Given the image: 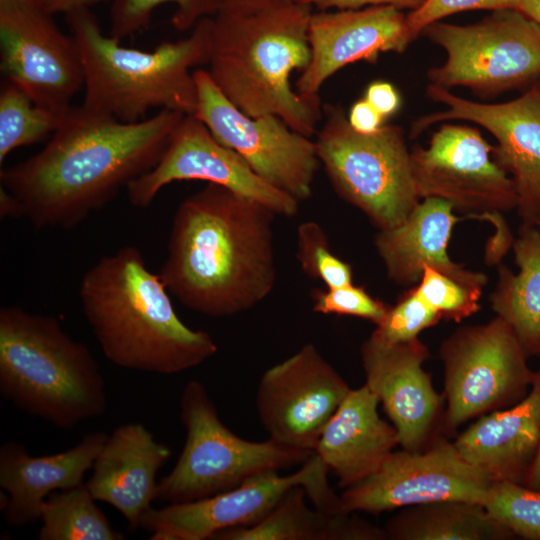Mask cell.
I'll return each instance as SVG.
<instances>
[{"mask_svg":"<svg viewBox=\"0 0 540 540\" xmlns=\"http://www.w3.org/2000/svg\"><path fill=\"white\" fill-rule=\"evenodd\" d=\"M296 258L302 271L326 288L353 284L352 267L331 251L325 230L315 221L298 226Z\"/></svg>","mask_w":540,"mask_h":540,"instance_id":"33","label":"cell"},{"mask_svg":"<svg viewBox=\"0 0 540 540\" xmlns=\"http://www.w3.org/2000/svg\"><path fill=\"white\" fill-rule=\"evenodd\" d=\"M441 46L445 62L427 73L430 84L464 86L482 98L540 84V25L517 9L492 11L477 23L442 20L421 34Z\"/></svg>","mask_w":540,"mask_h":540,"instance_id":"9","label":"cell"},{"mask_svg":"<svg viewBox=\"0 0 540 540\" xmlns=\"http://www.w3.org/2000/svg\"><path fill=\"white\" fill-rule=\"evenodd\" d=\"M197 89L194 116L221 144L237 152L266 182L299 202L312 196L321 166L315 141L280 117H251L233 105L205 69L193 71Z\"/></svg>","mask_w":540,"mask_h":540,"instance_id":"12","label":"cell"},{"mask_svg":"<svg viewBox=\"0 0 540 540\" xmlns=\"http://www.w3.org/2000/svg\"><path fill=\"white\" fill-rule=\"evenodd\" d=\"M350 390L316 346L307 343L263 373L256 395L258 416L273 441L314 452Z\"/></svg>","mask_w":540,"mask_h":540,"instance_id":"16","label":"cell"},{"mask_svg":"<svg viewBox=\"0 0 540 540\" xmlns=\"http://www.w3.org/2000/svg\"><path fill=\"white\" fill-rule=\"evenodd\" d=\"M384 531L391 540H507L514 535L479 503L443 500L406 507Z\"/></svg>","mask_w":540,"mask_h":540,"instance_id":"28","label":"cell"},{"mask_svg":"<svg viewBox=\"0 0 540 540\" xmlns=\"http://www.w3.org/2000/svg\"><path fill=\"white\" fill-rule=\"evenodd\" d=\"M384 117L365 99L356 101L347 114L353 130L360 134H372L384 125Z\"/></svg>","mask_w":540,"mask_h":540,"instance_id":"39","label":"cell"},{"mask_svg":"<svg viewBox=\"0 0 540 540\" xmlns=\"http://www.w3.org/2000/svg\"><path fill=\"white\" fill-rule=\"evenodd\" d=\"M492 483L453 442L440 438L424 450L393 451L375 473L340 496L345 513L380 514L443 500L483 504Z\"/></svg>","mask_w":540,"mask_h":540,"instance_id":"15","label":"cell"},{"mask_svg":"<svg viewBox=\"0 0 540 540\" xmlns=\"http://www.w3.org/2000/svg\"><path fill=\"white\" fill-rule=\"evenodd\" d=\"M34 0H0V66L5 80L32 101L64 115L84 87L74 38Z\"/></svg>","mask_w":540,"mask_h":540,"instance_id":"13","label":"cell"},{"mask_svg":"<svg viewBox=\"0 0 540 540\" xmlns=\"http://www.w3.org/2000/svg\"><path fill=\"white\" fill-rule=\"evenodd\" d=\"M440 320V314L412 287L394 306H389L371 335L387 344L409 342L417 339L423 330L436 325Z\"/></svg>","mask_w":540,"mask_h":540,"instance_id":"35","label":"cell"},{"mask_svg":"<svg viewBox=\"0 0 540 540\" xmlns=\"http://www.w3.org/2000/svg\"><path fill=\"white\" fill-rule=\"evenodd\" d=\"M519 273L500 265L491 306L515 331L528 357L540 356V230L522 224L513 243Z\"/></svg>","mask_w":540,"mask_h":540,"instance_id":"27","label":"cell"},{"mask_svg":"<svg viewBox=\"0 0 540 540\" xmlns=\"http://www.w3.org/2000/svg\"><path fill=\"white\" fill-rule=\"evenodd\" d=\"M316 151L335 190L379 230L400 225L419 204L403 129L385 124L375 133L353 130L339 104L323 106Z\"/></svg>","mask_w":540,"mask_h":540,"instance_id":"7","label":"cell"},{"mask_svg":"<svg viewBox=\"0 0 540 540\" xmlns=\"http://www.w3.org/2000/svg\"><path fill=\"white\" fill-rule=\"evenodd\" d=\"M313 8L294 2L252 14L212 17L207 70L221 93L251 117L275 115L311 137L323 118L319 95H302L290 76L310 61L308 28Z\"/></svg>","mask_w":540,"mask_h":540,"instance_id":"4","label":"cell"},{"mask_svg":"<svg viewBox=\"0 0 540 540\" xmlns=\"http://www.w3.org/2000/svg\"><path fill=\"white\" fill-rule=\"evenodd\" d=\"M453 444L493 482L525 485L540 449V370L522 401L478 417Z\"/></svg>","mask_w":540,"mask_h":540,"instance_id":"23","label":"cell"},{"mask_svg":"<svg viewBox=\"0 0 540 540\" xmlns=\"http://www.w3.org/2000/svg\"><path fill=\"white\" fill-rule=\"evenodd\" d=\"M360 355L365 384L395 427L401 448L420 451L440 439L437 431L443 427L445 399L422 367L429 358L424 343L417 338L387 344L370 335Z\"/></svg>","mask_w":540,"mask_h":540,"instance_id":"19","label":"cell"},{"mask_svg":"<svg viewBox=\"0 0 540 540\" xmlns=\"http://www.w3.org/2000/svg\"><path fill=\"white\" fill-rule=\"evenodd\" d=\"M166 3L176 6L171 22L179 31L189 30L200 20L215 16L222 6V0H113L110 35L121 41L140 32L150 22L154 10Z\"/></svg>","mask_w":540,"mask_h":540,"instance_id":"31","label":"cell"},{"mask_svg":"<svg viewBox=\"0 0 540 540\" xmlns=\"http://www.w3.org/2000/svg\"><path fill=\"white\" fill-rule=\"evenodd\" d=\"M276 213L220 185L186 197L172 220L159 275L170 295L209 317L258 305L275 287Z\"/></svg>","mask_w":540,"mask_h":540,"instance_id":"2","label":"cell"},{"mask_svg":"<svg viewBox=\"0 0 540 540\" xmlns=\"http://www.w3.org/2000/svg\"><path fill=\"white\" fill-rule=\"evenodd\" d=\"M65 115L35 104L20 88L5 80L0 93V162L15 149L54 134Z\"/></svg>","mask_w":540,"mask_h":540,"instance_id":"30","label":"cell"},{"mask_svg":"<svg viewBox=\"0 0 540 540\" xmlns=\"http://www.w3.org/2000/svg\"><path fill=\"white\" fill-rule=\"evenodd\" d=\"M79 298L104 356L121 368L171 375L218 350L208 332L179 318L160 275L148 269L135 246L94 263L81 278Z\"/></svg>","mask_w":540,"mask_h":540,"instance_id":"3","label":"cell"},{"mask_svg":"<svg viewBox=\"0 0 540 540\" xmlns=\"http://www.w3.org/2000/svg\"><path fill=\"white\" fill-rule=\"evenodd\" d=\"M0 394L65 430L107 409L105 381L89 348L55 317L17 306L0 309Z\"/></svg>","mask_w":540,"mask_h":540,"instance_id":"6","label":"cell"},{"mask_svg":"<svg viewBox=\"0 0 540 540\" xmlns=\"http://www.w3.org/2000/svg\"><path fill=\"white\" fill-rule=\"evenodd\" d=\"M426 93L447 110L418 118L411 125L410 137L416 138L429 126L448 120H465L484 127L498 141L493 159L514 181L522 224L536 225L540 218V84L499 104L473 102L432 84Z\"/></svg>","mask_w":540,"mask_h":540,"instance_id":"18","label":"cell"},{"mask_svg":"<svg viewBox=\"0 0 540 540\" xmlns=\"http://www.w3.org/2000/svg\"><path fill=\"white\" fill-rule=\"evenodd\" d=\"M313 311L324 315H346L369 320L377 325L389 306L353 284L317 289L312 292Z\"/></svg>","mask_w":540,"mask_h":540,"instance_id":"36","label":"cell"},{"mask_svg":"<svg viewBox=\"0 0 540 540\" xmlns=\"http://www.w3.org/2000/svg\"><path fill=\"white\" fill-rule=\"evenodd\" d=\"M310 61L296 81L302 95H318L323 84L348 64L375 62L381 53H403L415 40L407 14L391 5L312 13Z\"/></svg>","mask_w":540,"mask_h":540,"instance_id":"20","label":"cell"},{"mask_svg":"<svg viewBox=\"0 0 540 540\" xmlns=\"http://www.w3.org/2000/svg\"><path fill=\"white\" fill-rule=\"evenodd\" d=\"M34 1H38V2H40V3H41V0H34Z\"/></svg>","mask_w":540,"mask_h":540,"instance_id":"47","label":"cell"},{"mask_svg":"<svg viewBox=\"0 0 540 540\" xmlns=\"http://www.w3.org/2000/svg\"><path fill=\"white\" fill-rule=\"evenodd\" d=\"M328 471L314 453L293 474L282 476L278 470H270L207 498L151 507L143 514L139 528L151 532V540L211 539L219 531L259 522L296 486L304 488L315 508L344 513L341 496L329 485Z\"/></svg>","mask_w":540,"mask_h":540,"instance_id":"11","label":"cell"},{"mask_svg":"<svg viewBox=\"0 0 540 540\" xmlns=\"http://www.w3.org/2000/svg\"><path fill=\"white\" fill-rule=\"evenodd\" d=\"M108 0H41L43 7L51 14L70 13L90 9L91 7Z\"/></svg>","mask_w":540,"mask_h":540,"instance_id":"42","label":"cell"},{"mask_svg":"<svg viewBox=\"0 0 540 540\" xmlns=\"http://www.w3.org/2000/svg\"><path fill=\"white\" fill-rule=\"evenodd\" d=\"M180 419L186 431L183 450L157 484L156 499L169 504L219 494L259 473L303 464L314 454L270 438L253 442L237 436L220 420L206 387L197 380L183 388Z\"/></svg>","mask_w":540,"mask_h":540,"instance_id":"8","label":"cell"},{"mask_svg":"<svg viewBox=\"0 0 540 540\" xmlns=\"http://www.w3.org/2000/svg\"><path fill=\"white\" fill-rule=\"evenodd\" d=\"M384 118L393 115L400 107V95L396 88L384 81L371 83L364 97Z\"/></svg>","mask_w":540,"mask_h":540,"instance_id":"40","label":"cell"},{"mask_svg":"<svg viewBox=\"0 0 540 540\" xmlns=\"http://www.w3.org/2000/svg\"><path fill=\"white\" fill-rule=\"evenodd\" d=\"M107 438L104 432H91L74 447L44 456L31 455L18 442H5L0 448V486L7 493L6 523L22 527L40 520L51 493L83 484Z\"/></svg>","mask_w":540,"mask_h":540,"instance_id":"22","label":"cell"},{"mask_svg":"<svg viewBox=\"0 0 540 540\" xmlns=\"http://www.w3.org/2000/svg\"><path fill=\"white\" fill-rule=\"evenodd\" d=\"M482 505L514 536L540 540V490L513 482H493Z\"/></svg>","mask_w":540,"mask_h":540,"instance_id":"32","label":"cell"},{"mask_svg":"<svg viewBox=\"0 0 540 540\" xmlns=\"http://www.w3.org/2000/svg\"><path fill=\"white\" fill-rule=\"evenodd\" d=\"M442 319L460 322L480 310L482 290L426 266L414 287Z\"/></svg>","mask_w":540,"mask_h":540,"instance_id":"34","label":"cell"},{"mask_svg":"<svg viewBox=\"0 0 540 540\" xmlns=\"http://www.w3.org/2000/svg\"><path fill=\"white\" fill-rule=\"evenodd\" d=\"M294 2L295 0H222L220 11L234 14H252L290 5Z\"/></svg>","mask_w":540,"mask_h":540,"instance_id":"41","label":"cell"},{"mask_svg":"<svg viewBox=\"0 0 540 540\" xmlns=\"http://www.w3.org/2000/svg\"><path fill=\"white\" fill-rule=\"evenodd\" d=\"M517 10L540 25V0H517Z\"/></svg>","mask_w":540,"mask_h":540,"instance_id":"44","label":"cell"},{"mask_svg":"<svg viewBox=\"0 0 540 540\" xmlns=\"http://www.w3.org/2000/svg\"><path fill=\"white\" fill-rule=\"evenodd\" d=\"M536 226H539V227H540V218H539V220H538Z\"/></svg>","mask_w":540,"mask_h":540,"instance_id":"46","label":"cell"},{"mask_svg":"<svg viewBox=\"0 0 540 540\" xmlns=\"http://www.w3.org/2000/svg\"><path fill=\"white\" fill-rule=\"evenodd\" d=\"M84 74L82 107L125 123L146 119L152 108L194 115L197 89L190 69L208 64L212 17L190 35L161 42L152 51L123 47L103 33L90 9L66 15Z\"/></svg>","mask_w":540,"mask_h":540,"instance_id":"5","label":"cell"},{"mask_svg":"<svg viewBox=\"0 0 540 540\" xmlns=\"http://www.w3.org/2000/svg\"><path fill=\"white\" fill-rule=\"evenodd\" d=\"M427 0H295L317 8L319 11L333 9H359L369 6L391 5L401 10L409 9L411 11L421 7Z\"/></svg>","mask_w":540,"mask_h":540,"instance_id":"38","label":"cell"},{"mask_svg":"<svg viewBox=\"0 0 540 540\" xmlns=\"http://www.w3.org/2000/svg\"><path fill=\"white\" fill-rule=\"evenodd\" d=\"M302 486L292 488L262 520L217 532L211 540H386L384 529L351 513H327L306 504Z\"/></svg>","mask_w":540,"mask_h":540,"instance_id":"26","label":"cell"},{"mask_svg":"<svg viewBox=\"0 0 540 540\" xmlns=\"http://www.w3.org/2000/svg\"><path fill=\"white\" fill-rule=\"evenodd\" d=\"M517 9V0H427L407 13V24L416 39L429 24L459 12L471 10Z\"/></svg>","mask_w":540,"mask_h":540,"instance_id":"37","label":"cell"},{"mask_svg":"<svg viewBox=\"0 0 540 540\" xmlns=\"http://www.w3.org/2000/svg\"><path fill=\"white\" fill-rule=\"evenodd\" d=\"M439 355L446 402L443 428L448 433L522 401L536 374L515 331L497 315L488 323L456 329L441 343Z\"/></svg>","mask_w":540,"mask_h":540,"instance_id":"10","label":"cell"},{"mask_svg":"<svg viewBox=\"0 0 540 540\" xmlns=\"http://www.w3.org/2000/svg\"><path fill=\"white\" fill-rule=\"evenodd\" d=\"M170 456V447L142 423L122 424L106 439L85 484L96 501L117 509L134 531L156 499V475Z\"/></svg>","mask_w":540,"mask_h":540,"instance_id":"21","label":"cell"},{"mask_svg":"<svg viewBox=\"0 0 540 540\" xmlns=\"http://www.w3.org/2000/svg\"><path fill=\"white\" fill-rule=\"evenodd\" d=\"M201 180L225 187L276 213L294 217L300 202L266 182L234 150L217 141L194 115H185L156 165L126 187L129 202L148 207L166 185Z\"/></svg>","mask_w":540,"mask_h":540,"instance_id":"17","label":"cell"},{"mask_svg":"<svg viewBox=\"0 0 540 540\" xmlns=\"http://www.w3.org/2000/svg\"><path fill=\"white\" fill-rule=\"evenodd\" d=\"M493 150L478 129L442 124L426 148L411 150L419 197L441 198L456 210L486 218L516 208L514 181L493 159Z\"/></svg>","mask_w":540,"mask_h":540,"instance_id":"14","label":"cell"},{"mask_svg":"<svg viewBox=\"0 0 540 540\" xmlns=\"http://www.w3.org/2000/svg\"><path fill=\"white\" fill-rule=\"evenodd\" d=\"M378 405L366 384L351 389L319 438L314 453L343 489L375 473L399 445L395 427L379 416Z\"/></svg>","mask_w":540,"mask_h":540,"instance_id":"25","label":"cell"},{"mask_svg":"<svg viewBox=\"0 0 540 540\" xmlns=\"http://www.w3.org/2000/svg\"><path fill=\"white\" fill-rule=\"evenodd\" d=\"M525 486L535 490H540V449Z\"/></svg>","mask_w":540,"mask_h":540,"instance_id":"45","label":"cell"},{"mask_svg":"<svg viewBox=\"0 0 540 540\" xmlns=\"http://www.w3.org/2000/svg\"><path fill=\"white\" fill-rule=\"evenodd\" d=\"M453 210L450 202L427 197L400 225L379 230L374 244L389 279L400 285H413L429 266L483 289L487 282L483 273L464 269L449 258L447 248L452 229L460 220Z\"/></svg>","mask_w":540,"mask_h":540,"instance_id":"24","label":"cell"},{"mask_svg":"<svg viewBox=\"0 0 540 540\" xmlns=\"http://www.w3.org/2000/svg\"><path fill=\"white\" fill-rule=\"evenodd\" d=\"M0 215L2 218L22 217L17 199L4 187L0 189Z\"/></svg>","mask_w":540,"mask_h":540,"instance_id":"43","label":"cell"},{"mask_svg":"<svg viewBox=\"0 0 540 540\" xmlns=\"http://www.w3.org/2000/svg\"><path fill=\"white\" fill-rule=\"evenodd\" d=\"M184 116L160 110L125 123L71 107L40 152L1 170V186L35 228H74L156 165Z\"/></svg>","mask_w":540,"mask_h":540,"instance_id":"1","label":"cell"},{"mask_svg":"<svg viewBox=\"0 0 540 540\" xmlns=\"http://www.w3.org/2000/svg\"><path fill=\"white\" fill-rule=\"evenodd\" d=\"M85 483L51 493L41 508L40 540H123Z\"/></svg>","mask_w":540,"mask_h":540,"instance_id":"29","label":"cell"}]
</instances>
